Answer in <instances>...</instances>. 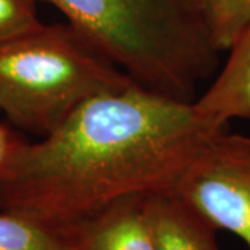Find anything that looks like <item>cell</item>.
Returning a JSON list of instances; mask_svg holds the SVG:
<instances>
[{
    "instance_id": "cell-1",
    "label": "cell",
    "mask_w": 250,
    "mask_h": 250,
    "mask_svg": "<svg viewBox=\"0 0 250 250\" xmlns=\"http://www.w3.org/2000/svg\"><path fill=\"white\" fill-rule=\"evenodd\" d=\"M213 132L192 103L136 83L99 95L39 142L20 143L0 178V210L60 232L123 197L172 192Z\"/></svg>"
},
{
    "instance_id": "cell-2",
    "label": "cell",
    "mask_w": 250,
    "mask_h": 250,
    "mask_svg": "<svg viewBox=\"0 0 250 250\" xmlns=\"http://www.w3.org/2000/svg\"><path fill=\"white\" fill-rule=\"evenodd\" d=\"M98 47L134 83L192 103L218 67L196 0H39Z\"/></svg>"
},
{
    "instance_id": "cell-3",
    "label": "cell",
    "mask_w": 250,
    "mask_h": 250,
    "mask_svg": "<svg viewBox=\"0 0 250 250\" xmlns=\"http://www.w3.org/2000/svg\"><path fill=\"white\" fill-rule=\"evenodd\" d=\"M132 80L68 22L42 24L0 43V111L43 138L86 100Z\"/></svg>"
},
{
    "instance_id": "cell-4",
    "label": "cell",
    "mask_w": 250,
    "mask_h": 250,
    "mask_svg": "<svg viewBox=\"0 0 250 250\" xmlns=\"http://www.w3.org/2000/svg\"><path fill=\"white\" fill-rule=\"evenodd\" d=\"M174 195L215 231L232 232L250 250V138L210 134L177 181Z\"/></svg>"
},
{
    "instance_id": "cell-5",
    "label": "cell",
    "mask_w": 250,
    "mask_h": 250,
    "mask_svg": "<svg viewBox=\"0 0 250 250\" xmlns=\"http://www.w3.org/2000/svg\"><path fill=\"white\" fill-rule=\"evenodd\" d=\"M146 196L123 197L59 233L71 250H157Z\"/></svg>"
},
{
    "instance_id": "cell-6",
    "label": "cell",
    "mask_w": 250,
    "mask_h": 250,
    "mask_svg": "<svg viewBox=\"0 0 250 250\" xmlns=\"http://www.w3.org/2000/svg\"><path fill=\"white\" fill-rule=\"evenodd\" d=\"M229 56L213 83L192 102L202 124L224 129L235 120H250V27L229 47Z\"/></svg>"
},
{
    "instance_id": "cell-7",
    "label": "cell",
    "mask_w": 250,
    "mask_h": 250,
    "mask_svg": "<svg viewBox=\"0 0 250 250\" xmlns=\"http://www.w3.org/2000/svg\"><path fill=\"white\" fill-rule=\"evenodd\" d=\"M145 205L157 250H220L214 228L172 192L147 195Z\"/></svg>"
},
{
    "instance_id": "cell-8",
    "label": "cell",
    "mask_w": 250,
    "mask_h": 250,
    "mask_svg": "<svg viewBox=\"0 0 250 250\" xmlns=\"http://www.w3.org/2000/svg\"><path fill=\"white\" fill-rule=\"evenodd\" d=\"M215 49L228 52L250 27V0H196Z\"/></svg>"
},
{
    "instance_id": "cell-9",
    "label": "cell",
    "mask_w": 250,
    "mask_h": 250,
    "mask_svg": "<svg viewBox=\"0 0 250 250\" xmlns=\"http://www.w3.org/2000/svg\"><path fill=\"white\" fill-rule=\"evenodd\" d=\"M0 250H71L62 233L24 215L0 210Z\"/></svg>"
},
{
    "instance_id": "cell-10",
    "label": "cell",
    "mask_w": 250,
    "mask_h": 250,
    "mask_svg": "<svg viewBox=\"0 0 250 250\" xmlns=\"http://www.w3.org/2000/svg\"><path fill=\"white\" fill-rule=\"evenodd\" d=\"M39 0H0V43L28 34L43 22L39 20Z\"/></svg>"
},
{
    "instance_id": "cell-11",
    "label": "cell",
    "mask_w": 250,
    "mask_h": 250,
    "mask_svg": "<svg viewBox=\"0 0 250 250\" xmlns=\"http://www.w3.org/2000/svg\"><path fill=\"white\" fill-rule=\"evenodd\" d=\"M21 142L22 139L18 138L10 128L0 124V178L3 177L13 154Z\"/></svg>"
}]
</instances>
